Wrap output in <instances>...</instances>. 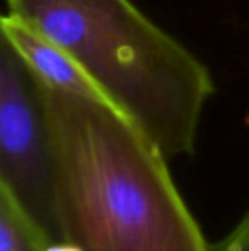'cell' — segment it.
<instances>
[{
	"label": "cell",
	"mask_w": 249,
	"mask_h": 251,
	"mask_svg": "<svg viewBox=\"0 0 249 251\" xmlns=\"http://www.w3.org/2000/svg\"><path fill=\"white\" fill-rule=\"evenodd\" d=\"M3 26L24 60L48 86L103 98L92 80L79 67V63L60 45L51 41L14 14L3 16Z\"/></svg>",
	"instance_id": "cell-4"
},
{
	"label": "cell",
	"mask_w": 249,
	"mask_h": 251,
	"mask_svg": "<svg viewBox=\"0 0 249 251\" xmlns=\"http://www.w3.org/2000/svg\"><path fill=\"white\" fill-rule=\"evenodd\" d=\"M210 251H249V212L236 229Z\"/></svg>",
	"instance_id": "cell-6"
},
{
	"label": "cell",
	"mask_w": 249,
	"mask_h": 251,
	"mask_svg": "<svg viewBox=\"0 0 249 251\" xmlns=\"http://www.w3.org/2000/svg\"><path fill=\"white\" fill-rule=\"evenodd\" d=\"M46 251H80V250L77 248V246L70 245V243L58 241V243H51V245L46 248Z\"/></svg>",
	"instance_id": "cell-7"
},
{
	"label": "cell",
	"mask_w": 249,
	"mask_h": 251,
	"mask_svg": "<svg viewBox=\"0 0 249 251\" xmlns=\"http://www.w3.org/2000/svg\"><path fill=\"white\" fill-rule=\"evenodd\" d=\"M51 241L0 181V251H46Z\"/></svg>",
	"instance_id": "cell-5"
},
{
	"label": "cell",
	"mask_w": 249,
	"mask_h": 251,
	"mask_svg": "<svg viewBox=\"0 0 249 251\" xmlns=\"http://www.w3.org/2000/svg\"><path fill=\"white\" fill-rule=\"evenodd\" d=\"M0 181L51 243L60 241L53 199V125L48 84L31 69L0 16Z\"/></svg>",
	"instance_id": "cell-3"
},
{
	"label": "cell",
	"mask_w": 249,
	"mask_h": 251,
	"mask_svg": "<svg viewBox=\"0 0 249 251\" xmlns=\"http://www.w3.org/2000/svg\"><path fill=\"white\" fill-rule=\"evenodd\" d=\"M60 241L80 251H210L166 155L103 98L48 86Z\"/></svg>",
	"instance_id": "cell-1"
},
{
	"label": "cell",
	"mask_w": 249,
	"mask_h": 251,
	"mask_svg": "<svg viewBox=\"0 0 249 251\" xmlns=\"http://www.w3.org/2000/svg\"><path fill=\"white\" fill-rule=\"evenodd\" d=\"M7 5L60 45L101 96L166 157L193 151L213 79L130 0H7Z\"/></svg>",
	"instance_id": "cell-2"
}]
</instances>
